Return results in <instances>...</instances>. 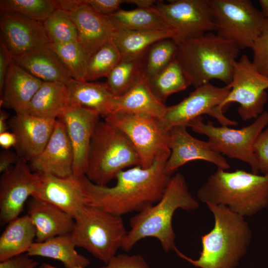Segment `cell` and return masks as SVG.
Masks as SVG:
<instances>
[{"mask_svg": "<svg viewBox=\"0 0 268 268\" xmlns=\"http://www.w3.org/2000/svg\"><path fill=\"white\" fill-rule=\"evenodd\" d=\"M125 0H87V3L96 12L109 16L120 9Z\"/></svg>", "mask_w": 268, "mask_h": 268, "instance_id": "cell-42", "label": "cell"}, {"mask_svg": "<svg viewBox=\"0 0 268 268\" xmlns=\"http://www.w3.org/2000/svg\"><path fill=\"white\" fill-rule=\"evenodd\" d=\"M253 51L252 64L256 70L268 78V20L266 19L263 30L255 41Z\"/></svg>", "mask_w": 268, "mask_h": 268, "instance_id": "cell-39", "label": "cell"}, {"mask_svg": "<svg viewBox=\"0 0 268 268\" xmlns=\"http://www.w3.org/2000/svg\"><path fill=\"white\" fill-rule=\"evenodd\" d=\"M261 12L266 19L268 20V0H259Z\"/></svg>", "mask_w": 268, "mask_h": 268, "instance_id": "cell-50", "label": "cell"}, {"mask_svg": "<svg viewBox=\"0 0 268 268\" xmlns=\"http://www.w3.org/2000/svg\"><path fill=\"white\" fill-rule=\"evenodd\" d=\"M231 91L220 106L226 107L238 103V112L246 121L257 119L264 112L268 101V78L260 74L246 55H242L234 64Z\"/></svg>", "mask_w": 268, "mask_h": 268, "instance_id": "cell-11", "label": "cell"}, {"mask_svg": "<svg viewBox=\"0 0 268 268\" xmlns=\"http://www.w3.org/2000/svg\"><path fill=\"white\" fill-rule=\"evenodd\" d=\"M212 212L214 225L201 237L202 250L193 260L178 249L181 258L198 268H236L245 255L252 239V230L244 217L222 205L206 204Z\"/></svg>", "mask_w": 268, "mask_h": 268, "instance_id": "cell-3", "label": "cell"}, {"mask_svg": "<svg viewBox=\"0 0 268 268\" xmlns=\"http://www.w3.org/2000/svg\"><path fill=\"white\" fill-rule=\"evenodd\" d=\"M141 58L122 57L108 75L106 82L115 95H124L144 77Z\"/></svg>", "mask_w": 268, "mask_h": 268, "instance_id": "cell-32", "label": "cell"}, {"mask_svg": "<svg viewBox=\"0 0 268 268\" xmlns=\"http://www.w3.org/2000/svg\"><path fill=\"white\" fill-rule=\"evenodd\" d=\"M126 2L136 5L139 8H150L157 2L154 0H125Z\"/></svg>", "mask_w": 268, "mask_h": 268, "instance_id": "cell-48", "label": "cell"}, {"mask_svg": "<svg viewBox=\"0 0 268 268\" xmlns=\"http://www.w3.org/2000/svg\"><path fill=\"white\" fill-rule=\"evenodd\" d=\"M177 50V44L173 38L152 44L141 58L144 77L148 81L153 78L175 58Z\"/></svg>", "mask_w": 268, "mask_h": 268, "instance_id": "cell-34", "label": "cell"}, {"mask_svg": "<svg viewBox=\"0 0 268 268\" xmlns=\"http://www.w3.org/2000/svg\"><path fill=\"white\" fill-rule=\"evenodd\" d=\"M107 16L118 29L137 31L173 29L153 7L129 10L120 9Z\"/></svg>", "mask_w": 268, "mask_h": 268, "instance_id": "cell-31", "label": "cell"}, {"mask_svg": "<svg viewBox=\"0 0 268 268\" xmlns=\"http://www.w3.org/2000/svg\"><path fill=\"white\" fill-rule=\"evenodd\" d=\"M36 236L35 227L27 214L9 222L0 237V262L27 253Z\"/></svg>", "mask_w": 268, "mask_h": 268, "instance_id": "cell-29", "label": "cell"}, {"mask_svg": "<svg viewBox=\"0 0 268 268\" xmlns=\"http://www.w3.org/2000/svg\"><path fill=\"white\" fill-rule=\"evenodd\" d=\"M71 14L77 29L78 42L88 60L104 45L114 41L117 28L107 16L93 10L87 0Z\"/></svg>", "mask_w": 268, "mask_h": 268, "instance_id": "cell-21", "label": "cell"}, {"mask_svg": "<svg viewBox=\"0 0 268 268\" xmlns=\"http://www.w3.org/2000/svg\"><path fill=\"white\" fill-rule=\"evenodd\" d=\"M36 231V242L71 234L74 219L67 213L48 202L31 197L27 202V214Z\"/></svg>", "mask_w": 268, "mask_h": 268, "instance_id": "cell-22", "label": "cell"}, {"mask_svg": "<svg viewBox=\"0 0 268 268\" xmlns=\"http://www.w3.org/2000/svg\"><path fill=\"white\" fill-rule=\"evenodd\" d=\"M177 34L173 29L162 30H129L117 28L114 42L122 57L141 58L147 49L160 40L173 38Z\"/></svg>", "mask_w": 268, "mask_h": 268, "instance_id": "cell-30", "label": "cell"}, {"mask_svg": "<svg viewBox=\"0 0 268 268\" xmlns=\"http://www.w3.org/2000/svg\"><path fill=\"white\" fill-rule=\"evenodd\" d=\"M71 234L58 236L43 242H34L27 254L58 260L66 268H86L90 261L75 250Z\"/></svg>", "mask_w": 268, "mask_h": 268, "instance_id": "cell-28", "label": "cell"}, {"mask_svg": "<svg viewBox=\"0 0 268 268\" xmlns=\"http://www.w3.org/2000/svg\"><path fill=\"white\" fill-rule=\"evenodd\" d=\"M38 268H45L43 264Z\"/></svg>", "mask_w": 268, "mask_h": 268, "instance_id": "cell-52", "label": "cell"}, {"mask_svg": "<svg viewBox=\"0 0 268 268\" xmlns=\"http://www.w3.org/2000/svg\"><path fill=\"white\" fill-rule=\"evenodd\" d=\"M86 0H55L57 8L72 12L85 2Z\"/></svg>", "mask_w": 268, "mask_h": 268, "instance_id": "cell-46", "label": "cell"}, {"mask_svg": "<svg viewBox=\"0 0 268 268\" xmlns=\"http://www.w3.org/2000/svg\"><path fill=\"white\" fill-rule=\"evenodd\" d=\"M57 9L53 0H0V11L19 13L43 22Z\"/></svg>", "mask_w": 268, "mask_h": 268, "instance_id": "cell-37", "label": "cell"}, {"mask_svg": "<svg viewBox=\"0 0 268 268\" xmlns=\"http://www.w3.org/2000/svg\"><path fill=\"white\" fill-rule=\"evenodd\" d=\"M8 118V114L5 111H0V134L7 132L9 128L8 121L7 120Z\"/></svg>", "mask_w": 268, "mask_h": 268, "instance_id": "cell-49", "label": "cell"}, {"mask_svg": "<svg viewBox=\"0 0 268 268\" xmlns=\"http://www.w3.org/2000/svg\"><path fill=\"white\" fill-rule=\"evenodd\" d=\"M56 120L29 114H15L10 118L9 128L16 137L15 148L20 158L30 162L43 151L52 135Z\"/></svg>", "mask_w": 268, "mask_h": 268, "instance_id": "cell-20", "label": "cell"}, {"mask_svg": "<svg viewBox=\"0 0 268 268\" xmlns=\"http://www.w3.org/2000/svg\"><path fill=\"white\" fill-rule=\"evenodd\" d=\"M148 82L154 95L163 103L170 95L191 85L176 58Z\"/></svg>", "mask_w": 268, "mask_h": 268, "instance_id": "cell-33", "label": "cell"}, {"mask_svg": "<svg viewBox=\"0 0 268 268\" xmlns=\"http://www.w3.org/2000/svg\"></svg>", "mask_w": 268, "mask_h": 268, "instance_id": "cell-53", "label": "cell"}, {"mask_svg": "<svg viewBox=\"0 0 268 268\" xmlns=\"http://www.w3.org/2000/svg\"><path fill=\"white\" fill-rule=\"evenodd\" d=\"M268 125V112L265 111L251 124L240 129L227 126L215 127L210 121L204 123L201 116L191 121L186 127L206 135L210 147L215 151L247 163L251 167L252 173L258 174L254 145L259 134Z\"/></svg>", "mask_w": 268, "mask_h": 268, "instance_id": "cell-9", "label": "cell"}, {"mask_svg": "<svg viewBox=\"0 0 268 268\" xmlns=\"http://www.w3.org/2000/svg\"><path fill=\"white\" fill-rule=\"evenodd\" d=\"M20 158L16 154L9 149H3L0 153V172L2 173L11 168Z\"/></svg>", "mask_w": 268, "mask_h": 268, "instance_id": "cell-45", "label": "cell"}, {"mask_svg": "<svg viewBox=\"0 0 268 268\" xmlns=\"http://www.w3.org/2000/svg\"><path fill=\"white\" fill-rule=\"evenodd\" d=\"M38 262L26 253L0 262V268H35Z\"/></svg>", "mask_w": 268, "mask_h": 268, "instance_id": "cell-43", "label": "cell"}, {"mask_svg": "<svg viewBox=\"0 0 268 268\" xmlns=\"http://www.w3.org/2000/svg\"><path fill=\"white\" fill-rule=\"evenodd\" d=\"M0 39L12 58L51 42L43 22L18 13L0 12Z\"/></svg>", "mask_w": 268, "mask_h": 268, "instance_id": "cell-16", "label": "cell"}, {"mask_svg": "<svg viewBox=\"0 0 268 268\" xmlns=\"http://www.w3.org/2000/svg\"><path fill=\"white\" fill-rule=\"evenodd\" d=\"M29 165L37 173L66 177L72 174L73 153L64 123L57 119L52 135L43 151Z\"/></svg>", "mask_w": 268, "mask_h": 268, "instance_id": "cell-19", "label": "cell"}, {"mask_svg": "<svg viewBox=\"0 0 268 268\" xmlns=\"http://www.w3.org/2000/svg\"><path fill=\"white\" fill-rule=\"evenodd\" d=\"M103 268H150L143 258L139 255L129 256L116 255L103 267Z\"/></svg>", "mask_w": 268, "mask_h": 268, "instance_id": "cell-41", "label": "cell"}, {"mask_svg": "<svg viewBox=\"0 0 268 268\" xmlns=\"http://www.w3.org/2000/svg\"><path fill=\"white\" fill-rule=\"evenodd\" d=\"M184 125L176 126L170 130L169 146L170 155L165 166V172L171 175L180 167L189 162L201 160L210 162L218 169L227 170L230 165L224 156L213 150L207 141L191 135Z\"/></svg>", "mask_w": 268, "mask_h": 268, "instance_id": "cell-18", "label": "cell"}, {"mask_svg": "<svg viewBox=\"0 0 268 268\" xmlns=\"http://www.w3.org/2000/svg\"><path fill=\"white\" fill-rule=\"evenodd\" d=\"M17 139L12 132H5L0 134V145L4 149L16 146Z\"/></svg>", "mask_w": 268, "mask_h": 268, "instance_id": "cell-47", "label": "cell"}, {"mask_svg": "<svg viewBox=\"0 0 268 268\" xmlns=\"http://www.w3.org/2000/svg\"><path fill=\"white\" fill-rule=\"evenodd\" d=\"M38 173V186L32 197L58 207L74 219L88 204L85 176L59 177Z\"/></svg>", "mask_w": 268, "mask_h": 268, "instance_id": "cell-15", "label": "cell"}, {"mask_svg": "<svg viewBox=\"0 0 268 268\" xmlns=\"http://www.w3.org/2000/svg\"><path fill=\"white\" fill-rule=\"evenodd\" d=\"M70 105L67 84L43 81L31 101L26 114L56 120Z\"/></svg>", "mask_w": 268, "mask_h": 268, "instance_id": "cell-26", "label": "cell"}, {"mask_svg": "<svg viewBox=\"0 0 268 268\" xmlns=\"http://www.w3.org/2000/svg\"><path fill=\"white\" fill-rule=\"evenodd\" d=\"M13 61V58L5 47L3 41L0 39V93L1 95L3 88L5 78Z\"/></svg>", "mask_w": 268, "mask_h": 268, "instance_id": "cell-44", "label": "cell"}, {"mask_svg": "<svg viewBox=\"0 0 268 268\" xmlns=\"http://www.w3.org/2000/svg\"><path fill=\"white\" fill-rule=\"evenodd\" d=\"M259 171L268 175V126L259 134L254 145Z\"/></svg>", "mask_w": 268, "mask_h": 268, "instance_id": "cell-40", "label": "cell"}, {"mask_svg": "<svg viewBox=\"0 0 268 268\" xmlns=\"http://www.w3.org/2000/svg\"><path fill=\"white\" fill-rule=\"evenodd\" d=\"M69 92L70 105L90 109L106 118L115 111L117 96L106 82L78 81L72 78L67 84Z\"/></svg>", "mask_w": 268, "mask_h": 268, "instance_id": "cell-25", "label": "cell"}, {"mask_svg": "<svg viewBox=\"0 0 268 268\" xmlns=\"http://www.w3.org/2000/svg\"><path fill=\"white\" fill-rule=\"evenodd\" d=\"M197 197L206 204L224 205L244 217L251 216L268 206V175L218 168L199 189Z\"/></svg>", "mask_w": 268, "mask_h": 268, "instance_id": "cell-5", "label": "cell"}, {"mask_svg": "<svg viewBox=\"0 0 268 268\" xmlns=\"http://www.w3.org/2000/svg\"><path fill=\"white\" fill-rule=\"evenodd\" d=\"M13 60L21 68L43 81L67 84L72 78L48 44L13 58Z\"/></svg>", "mask_w": 268, "mask_h": 268, "instance_id": "cell-24", "label": "cell"}, {"mask_svg": "<svg viewBox=\"0 0 268 268\" xmlns=\"http://www.w3.org/2000/svg\"><path fill=\"white\" fill-rule=\"evenodd\" d=\"M199 207L190 193L184 176L180 173L171 177L161 199L132 216L122 249L129 251L140 240L153 237L159 240L166 252L176 251L175 233L172 226L174 214L178 208L190 211Z\"/></svg>", "mask_w": 268, "mask_h": 268, "instance_id": "cell-2", "label": "cell"}, {"mask_svg": "<svg viewBox=\"0 0 268 268\" xmlns=\"http://www.w3.org/2000/svg\"><path fill=\"white\" fill-rule=\"evenodd\" d=\"M168 159L157 158L148 168L136 166L121 171L113 187L96 185L85 176L87 205L121 216L157 203L171 177L165 171Z\"/></svg>", "mask_w": 268, "mask_h": 268, "instance_id": "cell-1", "label": "cell"}, {"mask_svg": "<svg viewBox=\"0 0 268 268\" xmlns=\"http://www.w3.org/2000/svg\"><path fill=\"white\" fill-rule=\"evenodd\" d=\"M43 23L50 43L78 41V31L71 12L57 8Z\"/></svg>", "mask_w": 268, "mask_h": 268, "instance_id": "cell-36", "label": "cell"}, {"mask_svg": "<svg viewBox=\"0 0 268 268\" xmlns=\"http://www.w3.org/2000/svg\"><path fill=\"white\" fill-rule=\"evenodd\" d=\"M153 7L177 32L173 39L197 37L215 31L209 0L157 2Z\"/></svg>", "mask_w": 268, "mask_h": 268, "instance_id": "cell-13", "label": "cell"}, {"mask_svg": "<svg viewBox=\"0 0 268 268\" xmlns=\"http://www.w3.org/2000/svg\"><path fill=\"white\" fill-rule=\"evenodd\" d=\"M173 39L178 45L175 58L191 85L196 88L213 79L230 84L240 50L235 44L212 32Z\"/></svg>", "mask_w": 268, "mask_h": 268, "instance_id": "cell-4", "label": "cell"}, {"mask_svg": "<svg viewBox=\"0 0 268 268\" xmlns=\"http://www.w3.org/2000/svg\"><path fill=\"white\" fill-rule=\"evenodd\" d=\"M105 121L121 131L130 139L140 159V166L150 167L159 158H169L170 130L162 120L151 116L114 112Z\"/></svg>", "mask_w": 268, "mask_h": 268, "instance_id": "cell-8", "label": "cell"}, {"mask_svg": "<svg viewBox=\"0 0 268 268\" xmlns=\"http://www.w3.org/2000/svg\"><path fill=\"white\" fill-rule=\"evenodd\" d=\"M231 89L230 84L218 87L210 82L196 88L179 103L167 107L162 122L166 128L170 130L176 126H186L193 119L208 114L217 120L222 126H236L238 122L227 118L220 108Z\"/></svg>", "mask_w": 268, "mask_h": 268, "instance_id": "cell-12", "label": "cell"}, {"mask_svg": "<svg viewBox=\"0 0 268 268\" xmlns=\"http://www.w3.org/2000/svg\"><path fill=\"white\" fill-rule=\"evenodd\" d=\"M121 58V54L114 41L106 44L89 59L86 81L107 77Z\"/></svg>", "mask_w": 268, "mask_h": 268, "instance_id": "cell-38", "label": "cell"}, {"mask_svg": "<svg viewBox=\"0 0 268 268\" xmlns=\"http://www.w3.org/2000/svg\"><path fill=\"white\" fill-rule=\"evenodd\" d=\"M216 35L240 50L252 48L266 19L250 0H209Z\"/></svg>", "mask_w": 268, "mask_h": 268, "instance_id": "cell-10", "label": "cell"}, {"mask_svg": "<svg viewBox=\"0 0 268 268\" xmlns=\"http://www.w3.org/2000/svg\"><path fill=\"white\" fill-rule=\"evenodd\" d=\"M133 166H140V159L131 141L116 127L99 121L91 138L85 176L105 186L121 171Z\"/></svg>", "mask_w": 268, "mask_h": 268, "instance_id": "cell-6", "label": "cell"}, {"mask_svg": "<svg viewBox=\"0 0 268 268\" xmlns=\"http://www.w3.org/2000/svg\"><path fill=\"white\" fill-rule=\"evenodd\" d=\"M74 221L71 236L76 247L105 264L122 248L128 232L121 216L87 205Z\"/></svg>", "mask_w": 268, "mask_h": 268, "instance_id": "cell-7", "label": "cell"}, {"mask_svg": "<svg viewBox=\"0 0 268 268\" xmlns=\"http://www.w3.org/2000/svg\"><path fill=\"white\" fill-rule=\"evenodd\" d=\"M167 107L154 95L143 77L126 94L117 96L114 112L146 115L162 120Z\"/></svg>", "mask_w": 268, "mask_h": 268, "instance_id": "cell-27", "label": "cell"}, {"mask_svg": "<svg viewBox=\"0 0 268 268\" xmlns=\"http://www.w3.org/2000/svg\"><path fill=\"white\" fill-rule=\"evenodd\" d=\"M0 180V223L7 224L19 217L28 198L35 193L39 179L25 160L19 158Z\"/></svg>", "mask_w": 268, "mask_h": 268, "instance_id": "cell-14", "label": "cell"}, {"mask_svg": "<svg viewBox=\"0 0 268 268\" xmlns=\"http://www.w3.org/2000/svg\"><path fill=\"white\" fill-rule=\"evenodd\" d=\"M43 265H44L45 268H59L54 267L53 266H52L51 265H50L47 263H43ZM85 268L78 267V268ZM99 268H103V267H101Z\"/></svg>", "mask_w": 268, "mask_h": 268, "instance_id": "cell-51", "label": "cell"}, {"mask_svg": "<svg viewBox=\"0 0 268 268\" xmlns=\"http://www.w3.org/2000/svg\"><path fill=\"white\" fill-rule=\"evenodd\" d=\"M43 81L12 61L0 95V103L13 110L16 114H26L33 97Z\"/></svg>", "mask_w": 268, "mask_h": 268, "instance_id": "cell-23", "label": "cell"}, {"mask_svg": "<svg viewBox=\"0 0 268 268\" xmlns=\"http://www.w3.org/2000/svg\"><path fill=\"white\" fill-rule=\"evenodd\" d=\"M48 46L59 58L73 79L86 81L88 60L78 41L64 44L50 43Z\"/></svg>", "mask_w": 268, "mask_h": 268, "instance_id": "cell-35", "label": "cell"}, {"mask_svg": "<svg viewBox=\"0 0 268 268\" xmlns=\"http://www.w3.org/2000/svg\"><path fill=\"white\" fill-rule=\"evenodd\" d=\"M100 117L94 110L70 106L58 119L64 123L72 148L74 175L85 176L90 144Z\"/></svg>", "mask_w": 268, "mask_h": 268, "instance_id": "cell-17", "label": "cell"}]
</instances>
